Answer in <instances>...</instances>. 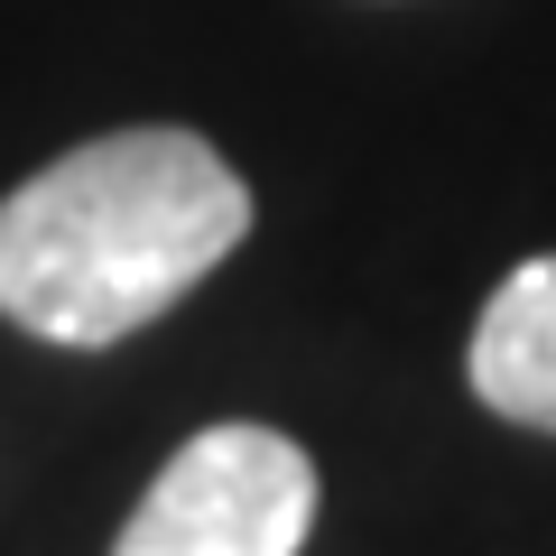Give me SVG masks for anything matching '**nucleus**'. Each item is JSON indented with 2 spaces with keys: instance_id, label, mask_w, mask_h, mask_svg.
<instances>
[{
  "instance_id": "nucleus-1",
  "label": "nucleus",
  "mask_w": 556,
  "mask_h": 556,
  "mask_svg": "<svg viewBox=\"0 0 556 556\" xmlns=\"http://www.w3.org/2000/svg\"><path fill=\"white\" fill-rule=\"evenodd\" d=\"M251 186L195 130H102L10 186L0 204V316L47 343H121L232 260Z\"/></svg>"
},
{
  "instance_id": "nucleus-2",
  "label": "nucleus",
  "mask_w": 556,
  "mask_h": 556,
  "mask_svg": "<svg viewBox=\"0 0 556 556\" xmlns=\"http://www.w3.org/2000/svg\"><path fill=\"white\" fill-rule=\"evenodd\" d=\"M306 529H316L306 445L260 417H223L159 464L112 556H298Z\"/></svg>"
},
{
  "instance_id": "nucleus-3",
  "label": "nucleus",
  "mask_w": 556,
  "mask_h": 556,
  "mask_svg": "<svg viewBox=\"0 0 556 556\" xmlns=\"http://www.w3.org/2000/svg\"><path fill=\"white\" fill-rule=\"evenodd\" d=\"M464 371H473V390H482L492 417L556 437V251L519 260L492 298H482Z\"/></svg>"
}]
</instances>
